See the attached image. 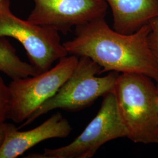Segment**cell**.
Returning <instances> with one entry per match:
<instances>
[{"mask_svg": "<svg viewBox=\"0 0 158 158\" xmlns=\"http://www.w3.org/2000/svg\"><path fill=\"white\" fill-rule=\"evenodd\" d=\"M149 24L133 34L119 33L101 18L76 27L75 36L63 43L69 55L89 57L102 73L144 74L158 85V60L148 44Z\"/></svg>", "mask_w": 158, "mask_h": 158, "instance_id": "obj_1", "label": "cell"}, {"mask_svg": "<svg viewBox=\"0 0 158 158\" xmlns=\"http://www.w3.org/2000/svg\"><path fill=\"white\" fill-rule=\"evenodd\" d=\"M144 74H119L113 91L119 113L135 143H158V86Z\"/></svg>", "mask_w": 158, "mask_h": 158, "instance_id": "obj_2", "label": "cell"}, {"mask_svg": "<svg viewBox=\"0 0 158 158\" xmlns=\"http://www.w3.org/2000/svg\"><path fill=\"white\" fill-rule=\"evenodd\" d=\"M102 68L89 57H79L73 72L54 96L43 103L20 128L31 124L40 117L56 109L75 111L90 105L98 98L113 91L119 73L110 72L106 76Z\"/></svg>", "mask_w": 158, "mask_h": 158, "instance_id": "obj_3", "label": "cell"}, {"mask_svg": "<svg viewBox=\"0 0 158 158\" xmlns=\"http://www.w3.org/2000/svg\"><path fill=\"white\" fill-rule=\"evenodd\" d=\"M104 97L95 117L73 141L56 149H45L43 153L30 154L27 158H91L108 142L128 138V131L119 113L114 91Z\"/></svg>", "mask_w": 158, "mask_h": 158, "instance_id": "obj_4", "label": "cell"}, {"mask_svg": "<svg viewBox=\"0 0 158 158\" xmlns=\"http://www.w3.org/2000/svg\"><path fill=\"white\" fill-rule=\"evenodd\" d=\"M79 57L70 55L60 59L56 66L31 77L12 80L8 85L11 105L8 119L23 123L46 101L54 96L73 72Z\"/></svg>", "mask_w": 158, "mask_h": 158, "instance_id": "obj_5", "label": "cell"}, {"mask_svg": "<svg viewBox=\"0 0 158 158\" xmlns=\"http://www.w3.org/2000/svg\"><path fill=\"white\" fill-rule=\"evenodd\" d=\"M3 37L15 39L23 45L29 63L39 74L69 55L56 29L23 20L10 9L0 11V38Z\"/></svg>", "mask_w": 158, "mask_h": 158, "instance_id": "obj_6", "label": "cell"}, {"mask_svg": "<svg viewBox=\"0 0 158 158\" xmlns=\"http://www.w3.org/2000/svg\"><path fill=\"white\" fill-rule=\"evenodd\" d=\"M34 8L27 21L53 27L66 34L76 27L104 18L108 4L105 0H33Z\"/></svg>", "mask_w": 158, "mask_h": 158, "instance_id": "obj_7", "label": "cell"}, {"mask_svg": "<svg viewBox=\"0 0 158 158\" xmlns=\"http://www.w3.org/2000/svg\"><path fill=\"white\" fill-rule=\"evenodd\" d=\"M72 132L69 121L57 112L34 129L20 131L14 125L5 124V138L0 148V158H15L46 139L65 138Z\"/></svg>", "mask_w": 158, "mask_h": 158, "instance_id": "obj_8", "label": "cell"}, {"mask_svg": "<svg viewBox=\"0 0 158 158\" xmlns=\"http://www.w3.org/2000/svg\"><path fill=\"white\" fill-rule=\"evenodd\" d=\"M113 16V29L133 34L158 18V0H105Z\"/></svg>", "mask_w": 158, "mask_h": 158, "instance_id": "obj_9", "label": "cell"}, {"mask_svg": "<svg viewBox=\"0 0 158 158\" xmlns=\"http://www.w3.org/2000/svg\"><path fill=\"white\" fill-rule=\"evenodd\" d=\"M0 72L12 80L39 74L31 63L23 62L19 58L15 49L6 37L0 38Z\"/></svg>", "mask_w": 158, "mask_h": 158, "instance_id": "obj_10", "label": "cell"}, {"mask_svg": "<svg viewBox=\"0 0 158 158\" xmlns=\"http://www.w3.org/2000/svg\"><path fill=\"white\" fill-rule=\"evenodd\" d=\"M11 105V93L0 75V124L8 119Z\"/></svg>", "mask_w": 158, "mask_h": 158, "instance_id": "obj_11", "label": "cell"}, {"mask_svg": "<svg viewBox=\"0 0 158 158\" xmlns=\"http://www.w3.org/2000/svg\"><path fill=\"white\" fill-rule=\"evenodd\" d=\"M150 31L148 36L150 48L156 57H158V18L152 19L149 23Z\"/></svg>", "mask_w": 158, "mask_h": 158, "instance_id": "obj_12", "label": "cell"}, {"mask_svg": "<svg viewBox=\"0 0 158 158\" xmlns=\"http://www.w3.org/2000/svg\"><path fill=\"white\" fill-rule=\"evenodd\" d=\"M10 9V0H0V11Z\"/></svg>", "mask_w": 158, "mask_h": 158, "instance_id": "obj_13", "label": "cell"}, {"mask_svg": "<svg viewBox=\"0 0 158 158\" xmlns=\"http://www.w3.org/2000/svg\"><path fill=\"white\" fill-rule=\"evenodd\" d=\"M5 124L6 123L0 124V148L1 147L5 138Z\"/></svg>", "mask_w": 158, "mask_h": 158, "instance_id": "obj_14", "label": "cell"}, {"mask_svg": "<svg viewBox=\"0 0 158 158\" xmlns=\"http://www.w3.org/2000/svg\"><path fill=\"white\" fill-rule=\"evenodd\" d=\"M157 58H158V57H157Z\"/></svg>", "mask_w": 158, "mask_h": 158, "instance_id": "obj_15", "label": "cell"}, {"mask_svg": "<svg viewBox=\"0 0 158 158\" xmlns=\"http://www.w3.org/2000/svg\"></svg>", "mask_w": 158, "mask_h": 158, "instance_id": "obj_16", "label": "cell"}]
</instances>
